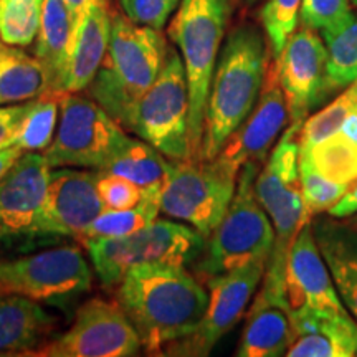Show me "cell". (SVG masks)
<instances>
[{"label":"cell","mask_w":357,"mask_h":357,"mask_svg":"<svg viewBox=\"0 0 357 357\" xmlns=\"http://www.w3.org/2000/svg\"><path fill=\"white\" fill-rule=\"evenodd\" d=\"M116 301L136 329L142 347L155 354L195 331L208 293L185 265L144 263L123 276Z\"/></svg>","instance_id":"cell-1"},{"label":"cell","mask_w":357,"mask_h":357,"mask_svg":"<svg viewBox=\"0 0 357 357\" xmlns=\"http://www.w3.org/2000/svg\"><path fill=\"white\" fill-rule=\"evenodd\" d=\"M270 55L265 33L252 24L235 26L222 43L205 105L199 160L215 158L255 108Z\"/></svg>","instance_id":"cell-2"},{"label":"cell","mask_w":357,"mask_h":357,"mask_svg":"<svg viewBox=\"0 0 357 357\" xmlns=\"http://www.w3.org/2000/svg\"><path fill=\"white\" fill-rule=\"evenodd\" d=\"M167 52L162 30L137 25L123 12H113L105 61L84 91L123 128L132 102L158 78Z\"/></svg>","instance_id":"cell-3"},{"label":"cell","mask_w":357,"mask_h":357,"mask_svg":"<svg viewBox=\"0 0 357 357\" xmlns=\"http://www.w3.org/2000/svg\"><path fill=\"white\" fill-rule=\"evenodd\" d=\"M167 35L176 45L189 86V139L192 159L199 160L208 88L220 53L231 0H178Z\"/></svg>","instance_id":"cell-4"},{"label":"cell","mask_w":357,"mask_h":357,"mask_svg":"<svg viewBox=\"0 0 357 357\" xmlns=\"http://www.w3.org/2000/svg\"><path fill=\"white\" fill-rule=\"evenodd\" d=\"M260 166L263 162L250 160L240 169L234 199L199 257L200 275L211 278L253 260L270 257L275 229L255 194Z\"/></svg>","instance_id":"cell-5"},{"label":"cell","mask_w":357,"mask_h":357,"mask_svg":"<svg viewBox=\"0 0 357 357\" xmlns=\"http://www.w3.org/2000/svg\"><path fill=\"white\" fill-rule=\"evenodd\" d=\"M123 129L171 160H194L189 139V86L177 48L169 47L154 83L132 102Z\"/></svg>","instance_id":"cell-6"},{"label":"cell","mask_w":357,"mask_h":357,"mask_svg":"<svg viewBox=\"0 0 357 357\" xmlns=\"http://www.w3.org/2000/svg\"><path fill=\"white\" fill-rule=\"evenodd\" d=\"M83 245L88 250L98 278L106 288H113L137 265L194 263L202 255L205 236L187 223L155 218L153 223L134 234L88 240Z\"/></svg>","instance_id":"cell-7"},{"label":"cell","mask_w":357,"mask_h":357,"mask_svg":"<svg viewBox=\"0 0 357 357\" xmlns=\"http://www.w3.org/2000/svg\"><path fill=\"white\" fill-rule=\"evenodd\" d=\"M236 178L212 160H171L159 190L160 212L207 240L234 199Z\"/></svg>","instance_id":"cell-8"},{"label":"cell","mask_w":357,"mask_h":357,"mask_svg":"<svg viewBox=\"0 0 357 357\" xmlns=\"http://www.w3.org/2000/svg\"><path fill=\"white\" fill-rule=\"evenodd\" d=\"M128 134L89 95L68 93L60 98V123L45 149L50 167L101 171Z\"/></svg>","instance_id":"cell-9"},{"label":"cell","mask_w":357,"mask_h":357,"mask_svg":"<svg viewBox=\"0 0 357 357\" xmlns=\"http://www.w3.org/2000/svg\"><path fill=\"white\" fill-rule=\"evenodd\" d=\"M268 258L253 260L208 278V301L195 331L164 347L166 356L204 357L247 312L265 275Z\"/></svg>","instance_id":"cell-10"},{"label":"cell","mask_w":357,"mask_h":357,"mask_svg":"<svg viewBox=\"0 0 357 357\" xmlns=\"http://www.w3.org/2000/svg\"><path fill=\"white\" fill-rule=\"evenodd\" d=\"M141 339L118 301L91 298L79 306L73 324L48 339L35 357H129L139 354Z\"/></svg>","instance_id":"cell-11"},{"label":"cell","mask_w":357,"mask_h":357,"mask_svg":"<svg viewBox=\"0 0 357 357\" xmlns=\"http://www.w3.org/2000/svg\"><path fill=\"white\" fill-rule=\"evenodd\" d=\"M91 270L82 250L56 247L17 260H0V296L19 294L37 301L84 293Z\"/></svg>","instance_id":"cell-12"},{"label":"cell","mask_w":357,"mask_h":357,"mask_svg":"<svg viewBox=\"0 0 357 357\" xmlns=\"http://www.w3.org/2000/svg\"><path fill=\"white\" fill-rule=\"evenodd\" d=\"M98 176L95 169L52 167L33 238H82L89 223L105 211Z\"/></svg>","instance_id":"cell-13"},{"label":"cell","mask_w":357,"mask_h":357,"mask_svg":"<svg viewBox=\"0 0 357 357\" xmlns=\"http://www.w3.org/2000/svg\"><path fill=\"white\" fill-rule=\"evenodd\" d=\"M278 82L287 100L289 124H300L329 98L326 86L328 48L321 35L300 25L273 58Z\"/></svg>","instance_id":"cell-14"},{"label":"cell","mask_w":357,"mask_h":357,"mask_svg":"<svg viewBox=\"0 0 357 357\" xmlns=\"http://www.w3.org/2000/svg\"><path fill=\"white\" fill-rule=\"evenodd\" d=\"M273 60V58H271ZM289 124L287 100L281 91L275 60L268 65L261 93L252 113L222 146L212 162L230 176L238 177L250 160L265 162L280 134Z\"/></svg>","instance_id":"cell-15"},{"label":"cell","mask_w":357,"mask_h":357,"mask_svg":"<svg viewBox=\"0 0 357 357\" xmlns=\"http://www.w3.org/2000/svg\"><path fill=\"white\" fill-rule=\"evenodd\" d=\"M284 291L291 312L351 314L334 287L329 268L314 240L311 220L303 223L288 253Z\"/></svg>","instance_id":"cell-16"},{"label":"cell","mask_w":357,"mask_h":357,"mask_svg":"<svg viewBox=\"0 0 357 357\" xmlns=\"http://www.w3.org/2000/svg\"><path fill=\"white\" fill-rule=\"evenodd\" d=\"M50 169L45 154L24 153L0 177V242L33 238Z\"/></svg>","instance_id":"cell-17"},{"label":"cell","mask_w":357,"mask_h":357,"mask_svg":"<svg viewBox=\"0 0 357 357\" xmlns=\"http://www.w3.org/2000/svg\"><path fill=\"white\" fill-rule=\"evenodd\" d=\"M111 33L108 3L84 8L75 19L60 78L53 96L83 93L105 61Z\"/></svg>","instance_id":"cell-18"},{"label":"cell","mask_w":357,"mask_h":357,"mask_svg":"<svg viewBox=\"0 0 357 357\" xmlns=\"http://www.w3.org/2000/svg\"><path fill=\"white\" fill-rule=\"evenodd\" d=\"M293 341L294 328L288 301L260 289L247 311V323L235 354L281 357L287 356Z\"/></svg>","instance_id":"cell-19"},{"label":"cell","mask_w":357,"mask_h":357,"mask_svg":"<svg viewBox=\"0 0 357 357\" xmlns=\"http://www.w3.org/2000/svg\"><path fill=\"white\" fill-rule=\"evenodd\" d=\"M294 341L288 357L357 356V321L352 314L293 311Z\"/></svg>","instance_id":"cell-20"},{"label":"cell","mask_w":357,"mask_h":357,"mask_svg":"<svg viewBox=\"0 0 357 357\" xmlns=\"http://www.w3.org/2000/svg\"><path fill=\"white\" fill-rule=\"evenodd\" d=\"M311 227L334 287L357 321V230L331 215L311 218Z\"/></svg>","instance_id":"cell-21"},{"label":"cell","mask_w":357,"mask_h":357,"mask_svg":"<svg viewBox=\"0 0 357 357\" xmlns=\"http://www.w3.org/2000/svg\"><path fill=\"white\" fill-rule=\"evenodd\" d=\"M58 319L37 300L0 296V356H32L55 331Z\"/></svg>","instance_id":"cell-22"},{"label":"cell","mask_w":357,"mask_h":357,"mask_svg":"<svg viewBox=\"0 0 357 357\" xmlns=\"http://www.w3.org/2000/svg\"><path fill=\"white\" fill-rule=\"evenodd\" d=\"M300 124H288L281 134L278 144L273 147L255 181V194L258 202L266 213L278 200L283 197L284 192L300 181L298 174V155H300Z\"/></svg>","instance_id":"cell-23"},{"label":"cell","mask_w":357,"mask_h":357,"mask_svg":"<svg viewBox=\"0 0 357 357\" xmlns=\"http://www.w3.org/2000/svg\"><path fill=\"white\" fill-rule=\"evenodd\" d=\"M48 89L50 79L37 58L19 47H0V106L37 100Z\"/></svg>","instance_id":"cell-24"},{"label":"cell","mask_w":357,"mask_h":357,"mask_svg":"<svg viewBox=\"0 0 357 357\" xmlns=\"http://www.w3.org/2000/svg\"><path fill=\"white\" fill-rule=\"evenodd\" d=\"M77 15L70 10L63 0H43L42 19L35 43V58L42 63L50 79L48 95L55 93L66 48Z\"/></svg>","instance_id":"cell-25"},{"label":"cell","mask_w":357,"mask_h":357,"mask_svg":"<svg viewBox=\"0 0 357 357\" xmlns=\"http://www.w3.org/2000/svg\"><path fill=\"white\" fill-rule=\"evenodd\" d=\"M169 162L171 159L160 154L149 142L131 139L128 136V139L106 160L100 172L124 177L139 185L141 189H149V187L162 184Z\"/></svg>","instance_id":"cell-26"},{"label":"cell","mask_w":357,"mask_h":357,"mask_svg":"<svg viewBox=\"0 0 357 357\" xmlns=\"http://www.w3.org/2000/svg\"><path fill=\"white\" fill-rule=\"evenodd\" d=\"M298 158L306 160L324 178L352 185L357 181V139L337 131L311 146L300 147Z\"/></svg>","instance_id":"cell-27"},{"label":"cell","mask_w":357,"mask_h":357,"mask_svg":"<svg viewBox=\"0 0 357 357\" xmlns=\"http://www.w3.org/2000/svg\"><path fill=\"white\" fill-rule=\"evenodd\" d=\"M142 190H144V199L136 207L124 208V211H102L95 220L89 223L88 229L83 231L79 242L84 243L88 240L124 236L153 223L160 212V184Z\"/></svg>","instance_id":"cell-28"},{"label":"cell","mask_w":357,"mask_h":357,"mask_svg":"<svg viewBox=\"0 0 357 357\" xmlns=\"http://www.w3.org/2000/svg\"><path fill=\"white\" fill-rule=\"evenodd\" d=\"M328 48L326 86L329 96L349 86L357 78V15L341 32L323 38Z\"/></svg>","instance_id":"cell-29"},{"label":"cell","mask_w":357,"mask_h":357,"mask_svg":"<svg viewBox=\"0 0 357 357\" xmlns=\"http://www.w3.org/2000/svg\"><path fill=\"white\" fill-rule=\"evenodd\" d=\"M58 114H60V98L43 95L32 100L13 144L22 147L25 153H40L47 149L55 137Z\"/></svg>","instance_id":"cell-30"},{"label":"cell","mask_w":357,"mask_h":357,"mask_svg":"<svg viewBox=\"0 0 357 357\" xmlns=\"http://www.w3.org/2000/svg\"><path fill=\"white\" fill-rule=\"evenodd\" d=\"M43 0H0V40L10 47H29L37 38Z\"/></svg>","instance_id":"cell-31"},{"label":"cell","mask_w":357,"mask_h":357,"mask_svg":"<svg viewBox=\"0 0 357 357\" xmlns=\"http://www.w3.org/2000/svg\"><path fill=\"white\" fill-rule=\"evenodd\" d=\"M357 111V78L349 86L342 89L333 102H329L326 108L318 111L316 114L310 116L300 129L298 142L300 147L311 146L331 134L341 131L342 124L351 114Z\"/></svg>","instance_id":"cell-32"},{"label":"cell","mask_w":357,"mask_h":357,"mask_svg":"<svg viewBox=\"0 0 357 357\" xmlns=\"http://www.w3.org/2000/svg\"><path fill=\"white\" fill-rule=\"evenodd\" d=\"M354 15L351 0H301L298 24L326 38L341 32Z\"/></svg>","instance_id":"cell-33"},{"label":"cell","mask_w":357,"mask_h":357,"mask_svg":"<svg viewBox=\"0 0 357 357\" xmlns=\"http://www.w3.org/2000/svg\"><path fill=\"white\" fill-rule=\"evenodd\" d=\"M298 174H300V185L306 213L311 218L331 211L351 187L349 184L328 181L316 172L306 160L300 158H298Z\"/></svg>","instance_id":"cell-34"},{"label":"cell","mask_w":357,"mask_h":357,"mask_svg":"<svg viewBox=\"0 0 357 357\" xmlns=\"http://www.w3.org/2000/svg\"><path fill=\"white\" fill-rule=\"evenodd\" d=\"M301 0H265V6L260 8L258 17L270 43L271 58L280 55L289 35L296 30Z\"/></svg>","instance_id":"cell-35"},{"label":"cell","mask_w":357,"mask_h":357,"mask_svg":"<svg viewBox=\"0 0 357 357\" xmlns=\"http://www.w3.org/2000/svg\"><path fill=\"white\" fill-rule=\"evenodd\" d=\"M98 194L105 211H124L132 208L144 199V190L128 178L100 172Z\"/></svg>","instance_id":"cell-36"},{"label":"cell","mask_w":357,"mask_h":357,"mask_svg":"<svg viewBox=\"0 0 357 357\" xmlns=\"http://www.w3.org/2000/svg\"><path fill=\"white\" fill-rule=\"evenodd\" d=\"M124 15L137 25L162 30L171 13L176 10V3L171 0H119Z\"/></svg>","instance_id":"cell-37"},{"label":"cell","mask_w":357,"mask_h":357,"mask_svg":"<svg viewBox=\"0 0 357 357\" xmlns=\"http://www.w3.org/2000/svg\"><path fill=\"white\" fill-rule=\"evenodd\" d=\"M30 102L32 101L0 106V149H6L15 142L22 123L30 109Z\"/></svg>","instance_id":"cell-38"},{"label":"cell","mask_w":357,"mask_h":357,"mask_svg":"<svg viewBox=\"0 0 357 357\" xmlns=\"http://www.w3.org/2000/svg\"><path fill=\"white\" fill-rule=\"evenodd\" d=\"M354 213H357V181L342 195V199L328 212V215L341 218L342 220V218L354 215Z\"/></svg>","instance_id":"cell-39"},{"label":"cell","mask_w":357,"mask_h":357,"mask_svg":"<svg viewBox=\"0 0 357 357\" xmlns=\"http://www.w3.org/2000/svg\"><path fill=\"white\" fill-rule=\"evenodd\" d=\"M25 151L17 144H10L6 149H0V177L10 169L13 164L19 160V158L24 154Z\"/></svg>","instance_id":"cell-40"},{"label":"cell","mask_w":357,"mask_h":357,"mask_svg":"<svg viewBox=\"0 0 357 357\" xmlns=\"http://www.w3.org/2000/svg\"><path fill=\"white\" fill-rule=\"evenodd\" d=\"M66 6L70 7V10L78 15L79 12H83L84 8L96 6V3H108V0H63Z\"/></svg>","instance_id":"cell-41"},{"label":"cell","mask_w":357,"mask_h":357,"mask_svg":"<svg viewBox=\"0 0 357 357\" xmlns=\"http://www.w3.org/2000/svg\"><path fill=\"white\" fill-rule=\"evenodd\" d=\"M263 2V0H231V3H234L235 7H240V8H250V7H255L258 3Z\"/></svg>","instance_id":"cell-42"},{"label":"cell","mask_w":357,"mask_h":357,"mask_svg":"<svg viewBox=\"0 0 357 357\" xmlns=\"http://www.w3.org/2000/svg\"><path fill=\"white\" fill-rule=\"evenodd\" d=\"M342 220H346L352 227V229L357 230V213H354V215H351V217H347V218H342Z\"/></svg>","instance_id":"cell-43"},{"label":"cell","mask_w":357,"mask_h":357,"mask_svg":"<svg viewBox=\"0 0 357 357\" xmlns=\"http://www.w3.org/2000/svg\"><path fill=\"white\" fill-rule=\"evenodd\" d=\"M351 3H352V7H357V0H351Z\"/></svg>","instance_id":"cell-44"},{"label":"cell","mask_w":357,"mask_h":357,"mask_svg":"<svg viewBox=\"0 0 357 357\" xmlns=\"http://www.w3.org/2000/svg\"><path fill=\"white\" fill-rule=\"evenodd\" d=\"M172 3H176V6H178V0H171Z\"/></svg>","instance_id":"cell-45"},{"label":"cell","mask_w":357,"mask_h":357,"mask_svg":"<svg viewBox=\"0 0 357 357\" xmlns=\"http://www.w3.org/2000/svg\"><path fill=\"white\" fill-rule=\"evenodd\" d=\"M2 45H3V42H0V47H2Z\"/></svg>","instance_id":"cell-46"},{"label":"cell","mask_w":357,"mask_h":357,"mask_svg":"<svg viewBox=\"0 0 357 357\" xmlns=\"http://www.w3.org/2000/svg\"><path fill=\"white\" fill-rule=\"evenodd\" d=\"M0 42H2V40H0Z\"/></svg>","instance_id":"cell-47"}]
</instances>
